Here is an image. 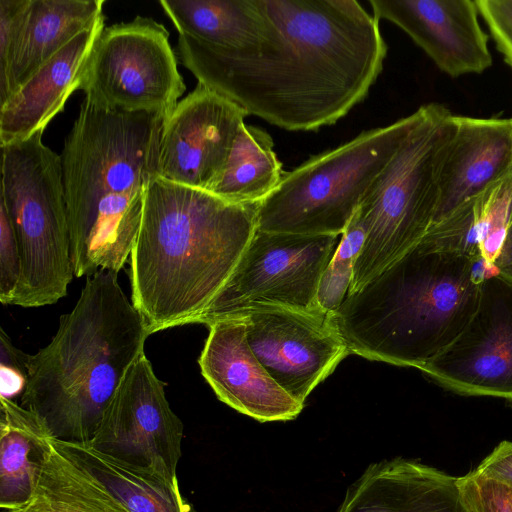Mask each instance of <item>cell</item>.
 Wrapping results in <instances>:
<instances>
[{"label":"cell","mask_w":512,"mask_h":512,"mask_svg":"<svg viewBox=\"0 0 512 512\" xmlns=\"http://www.w3.org/2000/svg\"><path fill=\"white\" fill-rule=\"evenodd\" d=\"M259 204L230 203L202 189L151 180L130 254L131 302L148 335L208 325L257 230Z\"/></svg>","instance_id":"7a4b0ae2"},{"label":"cell","mask_w":512,"mask_h":512,"mask_svg":"<svg viewBox=\"0 0 512 512\" xmlns=\"http://www.w3.org/2000/svg\"><path fill=\"white\" fill-rule=\"evenodd\" d=\"M420 370L458 394L512 400V282L488 274L467 326Z\"/></svg>","instance_id":"4fadbf2b"},{"label":"cell","mask_w":512,"mask_h":512,"mask_svg":"<svg viewBox=\"0 0 512 512\" xmlns=\"http://www.w3.org/2000/svg\"><path fill=\"white\" fill-rule=\"evenodd\" d=\"M165 119L83 100L60 154L75 277L126 264L157 177Z\"/></svg>","instance_id":"3957f363"},{"label":"cell","mask_w":512,"mask_h":512,"mask_svg":"<svg viewBox=\"0 0 512 512\" xmlns=\"http://www.w3.org/2000/svg\"><path fill=\"white\" fill-rule=\"evenodd\" d=\"M338 243V236L257 229L207 326L263 306L322 310L319 283Z\"/></svg>","instance_id":"30bf717a"},{"label":"cell","mask_w":512,"mask_h":512,"mask_svg":"<svg viewBox=\"0 0 512 512\" xmlns=\"http://www.w3.org/2000/svg\"><path fill=\"white\" fill-rule=\"evenodd\" d=\"M38 131L1 146V200L21 255V277L11 305L56 303L75 277L60 155Z\"/></svg>","instance_id":"52a82bcc"},{"label":"cell","mask_w":512,"mask_h":512,"mask_svg":"<svg viewBox=\"0 0 512 512\" xmlns=\"http://www.w3.org/2000/svg\"><path fill=\"white\" fill-rule=\"evenodd\" d=\"M232 318L243 322L252 351L271 377L303 406L350 354L331 314L320 309L263 306Z\"/></svg>","instance_id":"8fae6325"},{"label":"cell","mask_w":512,"mask_h":512,"mask_svg":"<svg viewBox=\"0 0 512 512\" xmlns=\"http://www.w3.org/2000/svg\"><path fill=\"white\" fill-rule=\"evenodd\" d=\"M144 322L123 292L118 273L87 277L51 342L27 355L21 405L53 438L89 443L127 371L144 352Z\"/></svg>","instance_id":"277c9868"},{"label":"cell","mask_w":512,"mask_h":512,"mask_svg":"<svg viewBox=\"0 0 512 512\" xmlns=\"http://www.w3.org/2000/svg\"><path fill=\"white\" fill-rule=\"evenodd\" d=\"M99 17L39 68L0 106V143L6 146L44 131L69 96L80 89L90 53L105 28Z\"/></svg>","instance_id":"d6986e66"},{"label":"cell","mask_w":512,"mask_h":512,"mask_svg":"<svg viewBox=\"0 0 512 512\" xmlns=\"http://www.w3.org/2000/svg\"><path fill=\"white\" fill-rule=\"evenodd\" d=\"M179 34L211 47L249 51L265 39L266 19L258 0H160Z\"/></svg>","instance_id":"7402d4cb"},{"label":"cell","mask_w":512,"mask_h":512,"mask_svg":"<svg viewBox=\"0 0 512 512\" xmlns=\"http://www.w3.org/2000/svg\"><path fill=\"white\" fill-rule=\"evenodd\" d=\"M9 512L129 511L60 440L50 437L32 498L19 510Z\"/></svg>","instance_id":"cb8c5ba5"},{"label":"cell","mask_w":512,"mask_h":512,"mask_svg":"<svg viewBox=\"0 0 512 512\" xmlns=\"http://www.w3.org/2000/svg\"><path fill=\"white\" fill-rule=\"evenodd\" d=\"M164 388L143 353L127 371L89 444L178 481L184 426Z\"/></svg>","instance_id":"7c38bea8"},{"label":"cell","mask_w":512,"mask_h":512,"mask_svg":"<svg viewBox=\"0 0 512 512\" xmlns=\"http://www.w3.org/2000/svg\"><path fill=\"white\" fill-rule=\"evenodd\" d=\"M246 116L233 101L197 84L165 119L157 177L209 191Z\"/></svg>","instance_id":"5bb4252c"},{"label":"cell","mask_w":512,"mask_h":512,"mask_svg":"<svg viewBox=\"0 0 512 512\" xmlns=\"http://www.w3.org/2000/svg\"><path fill=\"white\" fill-rule=\"evenodd\" d=\"M494 268L497 273L512 282V222L494 263Z\"/></svg>","instance_id":"d6a6232c"},{"label":"cell","mask_w":512,"mask_h":512,"mask_svg":"<svg viewBox=\"0 0 512 512\" xmlns=\"http://www.w3.org/2000/svg\"><path fill=\"white\" fill-rule=\"evenodd\" d=\"M27 355L17 349L3 328L0 329V397L22 398L28 383Z\"/></svg>","instance_id":"f546056e"},{"label":"cell","mask_w":512,"mask_h":512,"mask_svg":"<svg viewBox=\"0 0 512 512\" xmlns=\"http://www.w3.org/2000/svg\"><path fill=\"white\" fill-rule=\"evenodd\" d=\"M80 89L110 110L167 118L186 85L166 28L149 17L105 27L87 61Z\"/></svg>","instance_id":"9c48e42d"},{"label":"cell","mask_w":512,"mask_h":512,"mask_svg":"<svg viewBox=\"0 0 512 512\" xmlns=\"http://www.w3.org/2000/svg\"><path fill=\"white\" fill-rule=\"evenodd\" d=\"M374 18L403 30L449 76L480 74L492 64L488 36L472 0H369Z\"/></svg>","instance_id":"9a60e30c"},{"label":"cell","mask_w":512,"mask_h":512,"mask_svg":"<svg viewBox=\"0 0 512 512\" xmlns=\"http://www.w3.org/2000/svg\"><path fill=\"white\" fill-rule=\"evenodd\" d=\"M273 147L269 133L244 123L219 178L208 192L235 204L262 202L284 174Z\"/></svg>","instance_id":"484cf974"},{"label":"cell","mask_w":512,"mask_h":512,"mask_svg":"<svg viewBox=\"0 0 512 512\" xmlns=\"http://www.w3.org/2000/svg\"><path fill=\"white\" fill-rule=\"evenodd\" d=\"M18 241L5 208L0 204V301L11 305L21 277Z\"/></svg>","instance_id":"f1b7e54d"},{"label":"cell","mask_w":512,"mask_h":512,"mask_svg":"<svg viewBox=\"0 0 512 512\" xmlns=\"http://www.w3.org/2000/svg\"><path fill=\"white\" fill-rule=\"evenodd\" d=\"M458 478L404 458L372 463L336 512H472Z\"/></svg>","instance_id":"ac0fdd59"},{"label":"cell","mask_w":512,"mask_h":512,"mask_svg":"<svg viewBox=\"0 0 512 512\" xmlns=\"http://www.w3.org/2000/svg\"><path fill=\"white\" fill-rule=\"evenodd\" d=\"M104 0H29L0 67V106L65 45L103 15Z\"/></svg>","instance_id":"ffe728a7"},{"label":"cell","mask_w":512,"mask_h":512,"mask_svg":"<svg viewBox=\"0 0 512 512\" xmlns=\"http://www.w3.org/2000/svg\"><path fill=\"white\" fill-rule=\"evenodd\" d=\"M512 222V172L433 224L422 238L436 247L494 263Z\"/></svg>","instance_id":"44dd1931"},{"label":"cell","mask_w":512,"mask_h":512,"mask_svg":"<svg viewBox=\"0 0 512 512\" xmlns=\"http://www.w3.org/2000/svg\"><path fill=\"white\" fill-rule=\"evenodd\" d=\"M472 512H512V489L477 476L473 471L458 478Z\"/></svg>","instance_id":"83f0119b"},{"label":"cell","mask_w":512,"mask_h":512,"mask_svg":"<svg viewBox=\"0 0 512 512\" xmlns=\"http://www.w3.org/2000/svg\"><path fill=\"white\" fill-rule=\"evenodd\" d=\"M411 130L372 182L357 209L367 229L354 265V293L403 256L426 235L438 202V174L452 138L455 115L441 104L417 110Z\"/></svg>","instance_id":"8992f818"},{"label":"cell","mask_w":512,"mask_h":512,"mask_svg":"<svg viewBox=\"0 0 512 512\" xmlns=\"http://www.w3.org/2000/svg\"><path fill=\"white\" fill-rule=\"evenodd\" d=\"M416 119L415 111L390 125L363 131L284 172L275 190L259 204L257 229L341 236Z\"/></svg>","instance_id":"ba28073f"},{"label":"cell","mask_w":512,"mask_h":512,"mask_svg":"<svg viewBox=\"0 0 512 512\" xmlns=\"http://www.w3.org/2000/svg\"><path fill=\"white\" fill-rule=\"evenodd\" d=\"M1 512H9V511L1 510Z\"/></svg>","instance_id":"836d02e7"},{"label":"cell","mask_w":512,"mask_h":512,"mask_svg":"<svg viewBox=\"0 0 512 512\" xmlns=\"http://www.w3.org/2000/svg\"><path fill=\"white\" fill-rule=\"evenodd\" d=\"M367 229L357 211L340 236L337 248L325 268L318 288L317 303L334 313L345 300L353 279L354 265L366 239Z\"/></svg>","instance_id":"4316f807"},{"label":"cell","mask_w":512,"mask_h":512,"mask_svg":"<svg viewBox=\"0 0 512 512\" xmlns=\"http://www.w3.org/2000/svg\"><path fill=\"white\" fill-rule=\"evenodd\" d=\"M473 473L512 489V442L506 440L500 442L473 470Z\"/></svg>","instance_id":"1f68e13d"},{"label":"cell","mask_w":512,"mask_h":512,"mask_svg":"<svg viewBox=\"0 0 512 512\" xmlns=\"http://www.w3.org/2000/svg\"><path fill=\"white\" fill-rule=\"evenodd\" d=\"M60 442L129 512H196L181 494L178 481L105 454L89 443Z\"/></svg>","instance_id":"d4e9b609"},{"label":"cell","mask_w":512,"mask_h":512,"mask_svg":"<svg viewBox=\"0 0 512 512\" xmlns=\"http://www.w3.org/2000/svg\"><path fill=\"white\" fill-rule=\"evenodd\" d=\"M264 41L229 51L179 34L177 56L198 84L287 131L335 124L369 94L387 45L356 0H258Z\"/></svg>","instance_id":"6da1fadb"},{"label":"cell","mask_w":512,"mask_h":512,"mask_svg":"<svg viewBox=\"0 0 512 512\" xmlns=\"http://www.w3.org/2000/svg\"><path fill=\"white\" fill-rule=\"evenodd\" d=\"M50 437L33 412L0 397L1 510L16 511L30 501Z\"/></svg>","instance_id":"603a6c76"},{"label":"cell","mask_w":512,"mask_h":512,"mask_svg":"<svg viewBox=\"0 0 512 512\" xmlns=\"http://www.w3.org/2000/svg\"><path fill=\"white\" fill-rule=\"evenodd\" d=\"M198 359L201 374L219 400L260 422L295 419L303 405L267 372L252 351L238 318L212 323Z\"/></svg>","instance_id":"2e32d148"},{"label":"cell","mask_w":512,"mask_h":512,"mask_svg":"<svg viewBox=\"0 0 512 512\" xmlns=\"http://www.w3.org/2000/svg\"><path fill=\"white\" fill-rule=\"evenodd\" d=\"M490 273L483 262L422 239L348 294L331 319L350 354L421 369L467 326Z\"/></svg>","instance_id":"5b68a950"},{"label":"cell","mask_w":512,"mask_h":512,"mask_svg":"<svg viewBox=\"0 0 512 512\" xmlns=\"http://www.w3.org/2000/svg\"><path fill=\"white\" fill-rule=\"evenodd\" d=\"M455 122L438 174L433 224L512 172V118L455 116Z\"/></svg>","instance_id":"e0dca14e"},{"label":"cell","mask_w":512,"mask_h":512,"mask_svg":"<svg viewBox=\"0 0 512 512\" xmlns=\"http://www.w3.org/2000/svg\"><path fill=\"white\" fill-rule=\"evenodd\" d=\"M497 49L512 68V0H476Z\"/></svg>","instance_id":"4dcf8cb0"}]
</instances>
